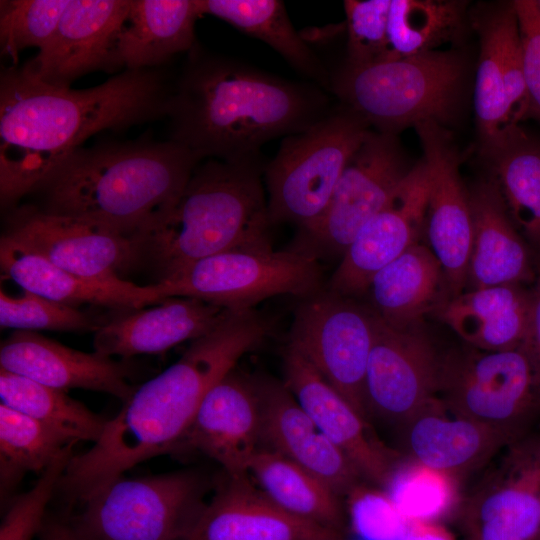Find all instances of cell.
<instances>
[{
	"instance_id": "6da1fadb",
	"label": "cell",
	"mask_w": 540,
	"mask_h": 540,
	"mask_svg": "<svg viewBox=\"0 0 540 540\" xmlns=\"http://www.w3.org/2000/svg\"><path fill=\"white\" fill-rule=\"evenodd\" d=\"M172 87L156 69L123 70L87 89L48 84L22 66L2 69V208L40 190L90 136L167 116Z\"/></svg>"
},
{
	"instance_id": "7a4b0ae2",
	"label": "cell",
	"mask_w": 540,
	"mask_h": 540,
	"mask_svg": "<svg viewBox=\"0 0 540 540\" xmlns=\"http://www.w3.org/2000/svg\"><path fill=\"white\" fill-rule=\"evenodd\" d=\"M328 98L314 83L286 80L196 48L172 87L167 116L173 140L201 161L259 160L268 141L310 127Z\"/></svg>"
},
{
	"instance_id": "3957f363",
	"label": "cell",
	"mask_w": 540,
	"mask_h": 540,
	"mask_svg": "<svg viewBox=\"0 0 540 540\" xmlns=\"http://www.w3.org/2000/svg\"><path fill=\"white\" fill-rule=\"evenodd\" d=\"M244 354L225 327L191 341L175 363L135 388L90 449L72 456L57 491L83 503L134 466L171 453L205 395Z\"/></svg>"
},
{
	"instance_id": "277c9868",
	"label": "cell",
	"mask_w": 540,
	"mask_h": 540,
	"mask_svg": "<svg viewBox=\"0 0 540 540\" xmlns=\"http://www.w3.org/2000/svg\"><path fill=\"white\" fill-rule=\"evenodd\" d=\"M200 162L173 140L81 147L40 189L44 191L40 209L104 226L139 245Z\"/></svg>"
},
{
	"instance_id": "5b68a950",
	"label": "cell",
	"mask_w": 540,
	"mask_h": 540,
	"mask_svg": "<svg viewBox=\"0 0 540 540\" xmlns=\"http://www.w3.org/2000/svg\"><path fill=\"white\" fill-rule=\"evenodd\" d=\"M271 224L259 160L209 159L140 239V254L150 258L162 281L225 251L272 250Z\"/></svg>"
},
{
	"instance_id": "8992f818",
	"label": "cell",
	"mask_w": 540,
	"mask_h": 540,
	"mask_svg": "<svg viewBox=\"0 0 540 540\" xmlns=\"http://www.w3.org/2000/svg\"><path fill=\"white\" fill-rule=\"evenodd\" d=\"M467 61L456 50H435L365 65H344L330 77L343 106L376 131L396 134L420 122L447 127L458 114Z\"/></svg>"
},
{
	"instance_id": "52a82bcc",
	"label": "cell",
	"mask_w": 540,
	"mask_h": 540,
	"mask_svg": "<svg viewBox=\"0 0 540 540\" xmlns=\"http://www.w3.org/2000/svg\"><path fill=\"white\" fill-rule=\"evenodd\" d=\"M370 127L345 106L282 141L264 169L271 223L301 231L322 217L349 159Z\"/></svg>"
},
{
	"instance_id": "ba28073f",
	"label": "cell",
	"mask_w": 540,
	"mask_h": 540,
	"mask_svg": "<svg viewBox=\"0 0 540 540\" xmlns=\"http://www.w3.org/2000/svg\"><path fill=\"white\" fill-rule=\"evenodd\" d=\"M211 487L195 469L110 482L70 516L92 540H186Z\"/></svg>"
},
{
	"instance_id": "9c48e42d",
	"label": "cell",
	"mask_w": 540,
	"mask_h": 540,
	"mask_svg": "<svg viewBox=\"0 0 540 540\" xmlns=\"http://www.w3.org/2000/svg\"><path fill=\"white\" fill-rule=\"evenodd\" d=\"M438 394L453 415L497 429L513 442L540 408V381L521 346H468L441 356Z\"/></svg>"
},
{
	"instance_id": "30bf717a",
	"label": "cell",
	"mask_w": 540,
	"mask_h": 540,
	"mask_svg": "<svg viewBox=\"0 0 540 540\" xmlns=\"http://www.w3.org/2000/svg\"><path fill=\"white\" fill-rule=\"evenodd\" d=\"M158 282L167 297H192L243 311L274 296L305 298L320 291L322 270L316 257L294 249L230 250Z\"/></svg>"
},
{
	"instance_id": "8fae6325",
	"label": "cell",
	"mask_w": 540,
	"mask_h": 540,
	"mask_svg": "<svg viewBox=\"0 0 540 540\" xmlns=\"http://www.w3.org/2000/svg\"><path fill=\"white\" fill-rule=\"evenodd\" d=\"M376 314L351 297L321 289L296 307L288 346L365 418V377Z\"/></svg>"
},
{
	"instance_id": "7c38bea8",
	"label": "cell",
	"mask_w": 540,
	"mask_h": 540,
	"mask_svg": "<svg viewBox=\"0 0 540 540\" xmlns=\"http://www.w3.org/2000/svg\"><path fill=\"white\" fill-rule=\"evenodd\" d=\"M414 165L396 134L370 130L349 159L320 220L301 231L294 250L319 255L344 254L355 235L390 200Z\"/></svg>"
},
{
	"instance_id": "4fadbf2b",
	"label": "cell",
	"mask_w": 540,
	"mask_h": 540,
	"mask_svg": "<svg viewBox=\"0 0 540 540\" xmlns=\"http://www.w3.org/2000/svg\"><path fill=\"white\" fill-rule=\"evenodd\" d=\"M480 42L474 107L480 150L527 118V93L518 18L512 2L470 14Z\"/></svg>"
},
{
	"instance_id": "5bb4252c",
	"label": "cell",
	"mask_w": 540,
	"mask_h": 540,
	"mask_svg": "<svg viewBox=\"0 0 540 540\" xmlns=\"http://www.w3.org/2000/svg\"><path fill=\"white\" fill-rule=\"evenodd\" d=\"M428 169L425 231L429 248L439 261L446 298L463 292L467 285L472 243L469 191L460 176L461 154L452 134L433 121L414 126Z\"/></svg>"
},
{
	"instance_id": "9a60e30c",
	"label": "cell",
	"mask_w": 540,
	"mask_h": 540,
	"mask_svg": "<svg viewBox=\"0 0 540 540\" xmlns=\"http://www.w3.org/2000/svg\"><path fill=\"white\" fill-rule=\"evenodd\" d=\"M440 364L420 323L395 328L376 315L365 377L367 415L404 426L438 397Z\"/></svg>"
},
{
	"instance_id": "2e32d148",
	"label": "cell",
	"mask_w": 540,
	"mask_h": 540,
	"mask_svg": "<svg viewBox=\"0 0 540 540\" xmlns=\"http://www.w3.org/2000/svg\"><path fill=\"white\" fill-rule=\"evenodd\" d=\"M3 235L57 267L90 279L121 278L140 257L139 245L130 237L33 206L14 211Z\"/></svg>"
},
{
	"instance_id": "e0dca14e",
	"label": "cell",
	"mask_w": 540,
	"mask_h": 540,
	"mask_svg": "<svg viewBox=\"0 0 540 540\" xmlns=\"http://www.w3.org/2000/svg\"><path fill=\"white\" fill-rule=\"evenodd\" d=\"M427 195L428 169L422 159L387 204L359 229L326 289L345 297L366 293L377 272L418 243L425 227Z\"/></svg>"
},
{
	"instance_id": "ac0fdd59",
	"label": "cell",
	"mask_w": 540,
	"mask_h": 540,
	"mask_svg": "<svg viewBox=\"0 0 540 540\" xmlns=\"http://www.w3.org/2000/svg\"><path fill=\"white\" fill-rule=\"evenodd\" d=\"M261 448L262 413L256 380L234 368L205 395L172 452L202 453L225 474L242 476L249 474L250 462Z\"/></svg>"
},
{
	"instance_id": "d6986e66",
	"label": "cell",
	"mask_w": 540,
	"mask_h": 540,
	"mask_svg": "<svg viewBox=\"0 0 540 540\" xmlns=\"http://www.w3.org/2000/svg\"><path fill=\"white\" fill-rule=\"evenodd\" d=\"M510 447L463 508L470 540H536L540 533V440Z\"/></svg>"
},
{
	"instance_id": "ffe728a7",
	"label": "cell",
	"mask_w": 540,
	"mask_h": 540,
	"mask_svg": "<svg viewBox=\"0 0 540 540\" xmlns=\"http://www.w3.org/2000/svg\"><path fill=\"white\" fill-rule=\"evenodd\" d=\"M284 383L319 430L353 463L363 479L386 486L400 454L386 446L362 416L297 350L283 356Z\"/></svg>"
},
{
	"instance_id": "44dd1931",
	"label": "cell",
	"mask_w": 540,
	"mask_h": 540,
	"mask_svg": "<svg viewBox=\"0 0 540 540\" xmlns=\"http://www.w3.org/2000/svg\"><path fill=\"white\" fill-rule=\"evenodd\" d=\"M129 6L130 0H71L53 36L22 67L60 87L90 72L118 69L116 47Z\"/></svg>"
},
{
	"instance_id": "7402d4cb",
	"label": "cell",
	"mask_w": 540,
	"mask_h": 540,
	"mask_svg": "<svg viewBox=\"0 0 540 540\" xmlns=\"http://www.w3.org/2000/svg\"><path fill=\"white\" fill-rule=\"evenodd\" d=\"M0 369L62 391L104 392L122 402L135 390L129 359L75 350L34 331L16 330L1 342Z\"/></svg>"
},
{
	"instance_id": "603a6c76",
	"label": "cell",
	"mask_w": 540,
	"mask_h": 540,
	"mask_svg": "<svg viewBox=\"0 0 540 540\" xmlns=\"http://www.w3.org/2000/svg\"><path fill=\"white\" fill-rule=\"evenodd\" d=\"M262 413V448L301 465L340 496L363 479L350 459L317 427L283 381L255 378Z\"/></svg>"
},
{
	"instance_id": "cb8c5ba5",
	"label": "cell",
	"mask_w": 540,
	"mask_h": 540,
	"mask_svg": "<svg viewBox=\"0 0 540 540\" xmlns=\"http://www.w3.org/2000/svg\"><path fill=\"white\" fill-rule=\"evenodd\" d=\"M186 540H342L274 504L249 474L224 473Z\"/></svg>"
},
{
	"instance_id": "d4e9b609",
	"label": "cell",
	"mask_w": 540,
	"mask_h": 540,
	"mask_svg": "<svg viewBox=\"0 0 540 540\" xmlns=\"http://www.w3.org/2000/svg\"><path fill=\"white\" fill-rule=\"evenodd\" d=\"M235 310L192 297H167L153 307L126 310L93 334L94 351L131 359L160 354L198 339Z\"/></svg>"
},
{
	"instance_id": "484cf974",
	"label": "cell",
	"mask_w": 540,
	"mask_h": 540,
	"mask_svg": "<svg viewBox=\"0 0 540 540\" xmlns=\"http://www.w3.org/2000/svg\"><path fill=\"white\" fill-rule=\"evenodd\" d=\"M0 266L22 290L76 308L89 304L126 311L157 304L167 298L159 282L140 286L122 278L81 277L57 267L4 235L0 239Z\"/></svg>"
},
{
	"instance_id": "4316f807",
	"label": "cell",
	"mask_w": 540,
	"mask_h": 540,
	"mask_svg": "<svg viewBox=\"0 0 540 540\" xmlns=\"http://www.w3.org/2000/svg\"><path fill=\"white\" fill-rule=\"evenodd\" d=\"M472 243L467 285L471 289L520 285L533 275L527 241L514 225L491 178L469 191Z\"/></svg>"
},
{
	"instance_id": "83f0119b",
	"label": "cell",
	"mask_w": 540,
	"mask_h": 540,
	"mask_svg": "<svg viewBox=\"0 0 540 540\" xmlns=\"http://www.w3.org/2000/svg\"><path fill=\"white\" fill-rule=\"evenodd\" d=\"M403 428L410 459L458 479L514 443L503 432L450 413L437 397Z\"/></svg>"
},
{
	"instance_id": "f1b7e54d",
	"label": "cell",
	"mask_w": 540,
	"mask_h": 540,
	"mask_svg": "<svg viewBox=\"0 0 540 540\" xmlns=\"http://www.w3.org/2000/svg\"><path fill=\"white\" fill-rule=\"evenodd\" d=\"M200 0H130L116 47L117 68L156 69L195 45Z\"/></svg>"
},
{
	"instance_id": "f546056e",
	"label": "cell",
	"mask_w": 540,
	"mask_h": 540,
	"mask_svg": "<svg viewBox=\"0 0 540 540\" xmlns=\"http://www.w3.org/2000/svg\"><path fill=\"white\" fill-rule=\"evenodd\" d=\"M531 293L520 285L471 289L446 298L438 316L467 344L483 351L519 348L526 335Z\"/></svg>"
},
{
	"instance_id": "4dcf8cb0",
	"label": "cell",
	"mask_w": 540,
	"mask_h": 540,
	"mask_svg": "<svg viewBox=\"0 0 540 540\" xmlns=\"http://www.w3.org/2000/svg\"><path fill=\"white\" fill-rule=\"evenodd\" d=\"M523 238L540 246V138L519 125L480 150Z\"/></svg>"
},
{
	"instance_id": "1f68e13d",
	"label": "cell",
	"mask_w": 540,
	"mask_h": 540,
	"mask_svg": "<svg viewBox=\"0 0 540 540\" xmlns=\"http://www.w3.org/2000/svg\"><path fill=\"white\" fill-rule=\"evenodd\" d=\"M443 281L442 268L429 247H409L379 272L367 293L373 312L388 325L407 328L421 323Z\"/></svg>"
},
{
	"instance_id": "d6a6232c",
	"label": "cell",
	"mask_w": 540,
	"mask_h": 540,
	"mask_svg": "<svg viewBox=\"0 0 540 540\" xmlns=\"http://www.w3.org/2000/svg\"><path fill=\"white\" fill-rule=\"evenodd\" d=\"M249 475L278 507L299 519L342 533L341 496L316 475L267 448L252 458Z\"/></svg>"
},
{
	"instance_id": "836d02e7",
	"label": "cell",
	"mask_w": 540,
	"mask_h": 540,
	"mask_svg": "<svg viewBox=\"0 0 540 540\" xmlns=\"http://www.w3.org/2000/svg\"><path fill=\"white\" fill-rule=\"evenodd\" d=\"M202 14H210L257 38L314 84L330 89V75L293 27L285 5L279 0H200Z\"/></svg>"
},
{
	"instance_id": "e575fe53",
	"label": "cell",
	"mask_w": 540,
	"mask_h": 540,
	"mask_svg": "<svg viewBox=\"0 0 540 540\" xmlns=\"http://www.w3.org/2000/svg\"><path fill=\"white\" fill-rule=\"evenodd\" d=\"M1 403L45 424L72 442L95 443L109 418L62 391L0 369Z\"/></svg>"
},
{
	"instance_id": "d590c367",
	"label": "cell",
	"mask_w": 540,
	"mask_h": 540,
	"mask_svg": "<svg viewBox=\"0 0 540 540\" xmlns=\"http://www.w3.org/2000/svg\"><path fill=\"white\" fill-rule=\"evenodd\" d=\"M467 4L454 0H391L388 59L438 50L465 31Z\"/></svg>"
},
{
	"instance_id": "8d00e7d4",
	"label": "cell",
	"mask_w": 540,
	"mask_h": 540,
	"mask_svg": "<svg viewBox=\"0 0 540 540\" xmlns=\"http://www.w3.org/2000/svg\"><path fill=\"white\" fill-rule=\"evenodd\" d=\"M71 443L75 442L0 403L1 504L8 505L12 492L26 473H42Z\"/></svg>"
},
{
	"instance_id": "74e56055",
	"label": "cell",
	"mask_w": 540,
	"mask_h": 540,
	"mask_svg": "<svg viewBox=\"0 0 540 540\" xmlns=\"http://www.w3.org/2000/svg\"><path fill=\"white\" fill-rule=\"evenodd\" d=\"M386 487L407 522H439L459 503L457 477L412 459L401 461Z\"/></svg>"
},
{
	"instance_id": "f35d334b",
	"label": "cell",
	"mask_w": 540,
	"mask_h": 540,
	"mask_svg": "<svg viewBox=\"0 0 540 540\" xmlns=\"http://www.w3.org/2000/svg\"><path fill=\"white\" fill-rule=\"evenodd\" d=\"M71 0H2L0 44L4 55L17 59L26 48H43L55 33Z\"/></svg>"
},
{
	"instance_id": "ab89813d",
	"label": "cell",
	"mask_w": 540,
	"mask_h": 540,
	"mask_svg": "<svg viewBox=\"0 0 540 540\" xmlns=\"http://www.w3.org/2000/svg\"><path fill=\"white\" fill-rule=\"evenodd\" d=\"M0 326L22 331L57 330L93 333L100 325L76 307L23 290L20 296L0 293Z\"/></svg>"
},
{
	"instance_id": "60d3db41",
	"label": "cell",
	"mask_w": 540,
	"mask_h": 540,
	"mask_svg": "<svg viewBox=\"0 0 540 540\" xmlns=\"http://www.w3.org/2000/svg\"><path fill=\"white\" fill-rule=\"evenodd\" d=\"M71 443L42 472L27 492L13 497L0 525V540H32L39 535L47 517V506L58 490L60 479L72 458Z\"/></svg>"
},
{
	"instance_id": "b9f144b4",
	"label": "cell",
	"mask_w": 540,
	"mask_h": 540,
	"mask_svg": "<svg viewBox=\"0 0 540 540\" xmlns=\"http://www.w3.org/2000/svg\"><path fill=\"white\" fill-rule=\"evenodd\" d=\"M391 0H347L344 2L349 65L386 60L388 17Z\"/></svg>"
},
{
	"instance_id": "7bdbcfd3",
	"label": "cell",
	"mask_w": 540,
	"mask_h": 540,
	"mask_svg": "<svg viewBox=\"0 0 540 540\" xmlns=\"http://www.w3.org/2000/svg\"><path fill=\"white\" fill-rule=\"evenodd\" d=\"M520 29L527 118L540 122V9L535 0L512 1Z\"/></svg>"
},
{
	"instance_id": "ee69618b",
	"label": "cell",
	"mask_w": 540,
	"mask_h": 540,
	"mask_svg": "<svg viewBox=\"0 0 540 540\" xmlns=\"http://www.w3.org/2000/svg\"><path fill=\"white\" fill-rule=\"evenodd\" d=\"M521 347L531 359L540 381V286L531 293L529 322Z\"/></svg>"
},
{
	"instance_id": "f6af8a7d",
	"label": "cell",
	"mask_w": 540,
	"mask_h": 540,
	"mask_svg": "<svg viewBox=\"0 0 540 540\" xmlns=\"http://www.w3.org/2000/svg\"><path fill=\"white\" fill-rule=\"evenodd\" d=\"M40 540H92L81 532L70 516L47 514L39 533Z\"/></svg>"
},
{
	"instance_id": "bcb514c9",
	"label": "cell",
	"mask_w": 540,
	"mask_h": 540,
	"mask_svg": "<svg viewBox=\"0 0 540 540\" xmlns=\"http://www.w3.org/2000/svg\"><path fill=\"white\" fill-rule=\"evenodd\" d=\"M399 540H455L439 522H408Z\"/></svg>"
},
{
	"instance_id": "7dc6e473",
	"label": "cell",
	"mask_w": 540,
	"mask_h": 540,
	"mask_svg": "<svg viewBox=\"0 0 540 540\" xmlns=\"http://www.w3.org/2000/svg\"><path fill=\"white\" fill-rule=\"evenodd\" d=\"M537 5H538V7H539V9H540V0L537 1Z\"/></svg>"
},
{
	"instance_id": "c3c4849f",
	"label": "cell",
	"mask_w": 540,
	"mask_h": 540,
	"mask_svg": "<svg viewBox=\"0 0 540 540\" xmlns=\"http://www.w3.org/2000/svg\"><path fill=\"white\" fill-rule=\"evenodd\" d=\"M536 540H540V533H539V535H538V537H537V539H536Z\"/></svg>"
}]
</instances>
